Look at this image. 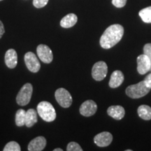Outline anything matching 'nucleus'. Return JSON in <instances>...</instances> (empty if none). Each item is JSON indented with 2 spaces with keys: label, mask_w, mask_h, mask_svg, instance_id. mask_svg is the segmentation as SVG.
Listing matches in <instances>:
<instances>
[{
  "label": "nucleus",
  "mask_w": 151,
  "mask_h": 151,
  "mask_svg": "<svg viewBox=\"0 0 151 151\" xmlns=\"http://www.w3.org/2000/svg\"><path fill=\"white\" fill-rule=\"evenodd\" d=\"M124 35V28L121 24H114L109 26L100 38L99 43L101 48H112L122 39Z\"/></svg>",
  "instance_id": "nucleus-1"
},
{
  "label": "nucleus",
  "mask_w": 151,
  "mask_h": 151,
  "mask_svg": "<svg viewBox=\"0 0 151 151\" xmlns=\"http://www.w3.org/2000/svg\"><path fill=\"white\" fill-rule=\"evenodd\" d=\"M37 113L39 116L46 122H52L56 118L55 109L48 101H41L37 105Z\"/></svg>",
  "instance_id": "nucleus-2"
},
{
  "label": "nucleus",
  "mask_w": 151,
  "mask_h": 151,
  "mask_svg": "<svg viewBox=\"0 0 151 151\" xmlns=\"http://www.w3.org/2000/svg\"><path fill=\"white\" fill-rule=\"evenodd\" d=\"M150 88L146 86L145 81H140L137 84L131 85L128 86L125 90L126 94L132 99H139L144 96L150 92Z\"/></svg>",
  "instance_id": "nucleus-3"
},
{
  "label": "nucleus",
  "mask_w": 151,
  "mask_h": 151,
  "mask_svg": "<svg viewBox=\"0 0 151 151\" xmlns=\"http://www.w3.org/2000/svg\"><path fill=\"white\" fill-rule=\"evenodd\" d=\"M33 93V86L31 83L24 84L17 94L16 102L20 106H26L29 103Z\"/></svg>",
  "instance_id": "nucleus-4"
},
{
  "label": "nucleus",
  "mask_w": 151,
  "mask_h": 151,
  "mask_svg": "<svg viewBox=\"0 0 151 151\" xmlns=\"http://www.w3.org/2000/svg\"><path fill=\"white\" fill-rule=\"evenodd\" d=\"M55 97L58 103L63 108H69L72 104L73 99L71 94L65 88H58L55 92Z\"/></svg>",
  "instance_id": "nucleus-5"
},
{
  "label": "nucleus",
  "mask_w": 151,
  "mask_h": 151,
  "mask_svg": "<svg viewBox=\"0 0 151 151\" xmlns=\"http://www.w3.org/2000/svg\"><path fill=\"white\" fill-rule=\"evenodd\" d=\"M108 73V66L103 61L96 62L92 69V76L94 80L101 81L105 78Z\"/></svg>",
  "instance_id": "nucleus-6"
},
{
  "label": "nucleus",
  "mask_w": 151,
  "mask_h": 151,
  "mask_svg": "<svg viewBox=\"0 0 151 151\" xmlns=\"http://www.w3.org/2000/svg\"><path fill=\"white\" fill-rule=\"evenodd\" d=\"M24 63L27 69L33 73H37L41 68V64L37 55L32 52H27L24 57Z\"/></svg>",
  "instance_id": "nucleus-7"
},
{
  "label": "nucleus",
  "mask_w": 151,
  "mask_h": 151,
  "mask_svg": "<svg viewBox=\"0 0 151 151\" xmlns=\"http://www.w3.org/2000/svg\"><path fill=\"white\" fill-rule=\"evenodd\" d=\"M37 52L38 57L45 64H50L53 60V55L51 49L45 44H40L37 46Z\"/></svg>",
  "instance_id": "nucleus-8"
},
{
  "label": "nucleus",
  "mask_w": 151,
  "mask_h": 151,
  "mask_svg": "<svg viewBox=\"0 0 151 151\" xmlns=\"http://www.w3.org/2000/svg\"><path fill=\"white\" fill-rule=\"evenodd\" d=\"M97 105L92 100H87L84 101L80 106V113L82 116L86 117H90L94 115L97 112Z\"/></svg>",
  "instance_id": "nucleus-9"
},
{
  "label": "nucleus",
  "mask_w": 151,
  "mask_h": 151,
  "mask_svg": "<svg viewBox=\"0 0 151 151\" xmlns=\"http://www.w3.org/2000/svg\"><path fill=\"white\" fill-rule=\"evenodd\" d=\"M150 60L145 54L140 55L137 58V71L141 75L146 74L150 70Z\"/></svg>",
  "instance_id": "nucleus-10"
},
{
  "label": "nucleus",
  "mask_w": 151,
  "mask_h": 151,
  "mask_svg": "<svg viewBox=\"0 0 151 151\" xmlns=\"http://www.w3.org/2000/svg\"><path fill=\"white\" fill-rule=\"evenodd\" d=\"M113 141V136L110 132H103L98 134L94 137V142L99 147L109 146Z\"/></svg>",
  "instance_id": "nucleus-11"
},
{
  "label": "nucleus",
  "mask_w": 151,
  "mask_h": 151,
  "mask_svg": "<svg viewBox=\"0 0 151 151\" xmlns=\"http://www.w3.org/2000/svg\"><path fill=\"white\" fill-rule=\"evenodd\" d=\"M46 139L43 137H37L30 141L28 145L29 151H41L46 146Z\"/></svg>",
  "instance_id": "nucleus-12"
},
{
  "label": "nucleus",
  "mask_w": 151,
  "mask_h": 151,
  "mask_svg": "<svg viewBox=\"0 0 151 151\" xmlns=\"http://www.w3.org/2000/svg\"><path fill=\"white\" fill-rule=\"evenodd\" d=\"M5 64L9 69H14L18 64V55L14 49L11 48L7 50L4 57Z\"/></svg>",
  "instance_id": "nucleus-13"
},
{
  "label": "nucleus",
  "mask_w": 151,
  "mask_h": 151,
  "mask_svg": "<svg viewBox=\"0 0 151 151\" xmlns=\"http://www.w3.org/2000/svg\"><path fill=\"white\" fill-rule=\"evenodd\" d=\"M107 113L115 120H120L124 118L125 111L121 106H111L107 109Z\"/></svg>",
  "instance_id": "nucleus-14"
},
{
  "label": "nucleus",
  "mask_w": 151,
  "mask_h": 151,
  "mask_svg": "<svg viewBox=\"0 0 151 151\" xmlns=\"http://www.w3.org/2000/svg\"><path fill=\"white\" fill-rule=\"evenodd\" d=\"M124 75L121 71L116 70L112 73L111 76L109 85L111 88H116L121 86L124 81Z\"/></svg>",
  "instance_id": "nucleus-15"
},
{
  "label": "nucleus",
  "mask_w": 151,
  "mask_h": 151,
  "mask_svg": "<svg viewBox=\"0 0 151 151\" xmlns=\"http://www.w3.org/2000/svg\"><path fill=\"white\" fill-rule=\"evenodd\" d=\"M78 21V17L74 14H69L65 16L60 21V25L63 28L72 27Z\"/></svg>",
  "instance_id": "nucleus-16"
},
{
  "label": "nucleus",
  "mask_w": 151,
  "mask_h": 151,
  "mask_svg": "<svg viewBox=\"0 0 151 151\" xmlns=\"http://www.w3.org/2000/svg\"><path fill=\"white\" fill-rule=\"evenodd\" d=\"M37 112L35 109H29L26 111L25 114V124L24 125L27 127H31L37 122Z\"/></svg>",
  "instance_id": "nucleus-17"
},
{
  "label": "nucleus",
  "mask_w": 151,
  "mask_h": 151,
  "mask_svg": "<svg viewBox=\"0 0 151 151\" xmlns=\"http://www.w3.org/2000/svg\"><path fill=\"white\" fill-rule=\"evenodd\" d=\"M138 115L144 120H151V107L148 105H141L138 108Z\"/></svg>",
  "instance_id": "nucleus-18"
},
{
  "label": "nucleus",
  "mask_w": 151,
  "mask_h": 151,
  "mask_svg": "<svg viewBox=\"0 0 151 151\" xmlns=\"http://www.w3.org/2000/svg\"><path fill=\"white\" fill-rule=\"evenodd\" d=\"M139 14L143 22L146 23H151V6L141 9Z\"/></svg>",
  "instance_id": "nucleus-19"
},
{
  "label": "nucleus",
  "mask_w": 151,
  "mask_h": 151,
  "mask_svg": "<svg viewBox=\"0 0 151 151\" xmlns=\"http://www.w3.org/2000/svg\"><path fill=\"white\" fill-rule=\"evenodd\" d=\"M26 111L24 109H19L16 114V124L18 127H22L25 124Z\"/></svg>",
  "instance_id": "nucleus-20"
},
{
  "label": "nucleus",
  "mask_w": 151,
  "mask_h": 151,
  "mask_svg": "<svg viewBox=\"0 0 151 151\" xmlns=\"http://www.w3.org/2000/svg\"><path fill=\"white\" fill-rule=\"evenodd\" d=\"M4 151H20V145L16 141H10V142L7 143L6 145L4 148L3 149Z\"/></svg>",
  "instance_id": "nucleus-21"
},
{
  "label": "nucleus",
  "mask_w": 151,
  "mask_h": 151,
  "mask_svg": "<svg viewBox=\"0 0 151 151\" xmlns=\"http://www.w3.org/2000/svg\"><path fill=\"white\" fill-rule=\"evenodd\" d=\"M67 151H83V149L80 145L76 142H70L68 143L67 146Z\"/></svg>",
  "instance_id": "nucleus-22"
},
{
  "label": "nucleus",
  "mask_w": 151,
  "mask_h": 151,
  "mask_svg": "<svg viewBox=\"0 0 151 151\" xmlns=\"http://www.w3.org/2000/svg\"><path fill=\"white\" fill-rule=\"evenodd\" d=\"M49 0H33L34 6L37 9H41L46 6Z\"/></svg>",
  "instance_id": "nucleus-23"
},
{
  "label": "nucleus",
  "mask_w": 151,
  "mask_h": 151,
  "mask_svg": "<svg viewBox=\"0 0 151 151\" xmlns=\"http://www.w3.org/2000/svg\"><path fill=\"white\" fill-rule=\"evenodd\" d=\"M143 54L146 55V56H148V58L150 60L151 63V43H146L143 47ZM151 71V67H150V70Z\"/></svg>",
  "instance_id": "nucleus-24"
},
{
  "label": "nucleus",
  "mask_w": 151,
  "mask_h": 151,
  "mask_svg": "<svg viewBox=\"0 0 151 151\" xmlns=\"http://www.w3.org/2000/svg\"><path fill=\"white\" fill-rule=\"evenodd\" d=\"M127 0H112V4L113 6L117 8H122L126 5Z\"/></svg>",
  "instance_id": "nucleus-25"
},
{
  "label": "nucleus",
  "mask_w": 151,
  "mask_h": 151,
  "mask_svg": "<svg viewBox=\"0 0 151 151\" xmlns=\"http://www.w3.org/2000/svg\"><path fill=\"white\" fill-rule=\"evenodd\" d=\"M144 81H145V83L146 85V86L151 89V73L150 74L147 76L146 78H145Z\"/></svg>",
  "instance_id": "nucleus-26"
},
{
  "label": "nucleus",
  "mask_w": 151,
  "mask_h": 151,
  "mask_svg": "<svg viewBox=\"0 0 151 151\" xmlns=\"http://www.w3.org/2000/svg\"><path fill=\"white\" fill-rule=\"evenodd\" d=\"M5 33V29L4 27L3 22L0 20V39L2 37L4 34Z\"/></svg>",
  "instance_id": "nucleus-27"
},
{
  "label": "nucleus",
  "mask_w": 151,
  "mask_h": 151,
  "mask_svg": "<svg viewBox=\"0 0 151 151\" xmlns=\"http://www.w3.org/2000/svg\"><path fill=\"white\" fill-rule=\"evenodd\" d=\"M63 150H62V148H55L54 149L53 151H62Z\"/></svg>",
  "instance_id": "nucleus-28"
},
{
  "label": "nucleus",
  "mask_w": 151,
  "mask_h": 151,
  "mask_svg": "<svg viewBox=\"0 0 151 151\" xmlns=\"http://www.w3.org/2000/svg\"><path fill=\"white\" fill-rule=\"evenodd\" d=\"M132 150H126V151H131Z\"/></svg>",
  "instance_id": "nucleus-29"
},
{
  "label": "nucleus",
  "mask_w": 151,
  "mask_h": 151,
  "mask_svg": "<svg viewBox=\"0 0 151 151\" xmlns=\"http://www.w3.org/2000/svg\"><path fill=\"white\" fill-rule=\"evenodd\" d=\"M0 1H2V0H0Z\"/></svg>",
  "instance_id": "nucleus-30"
}]
</instances>
